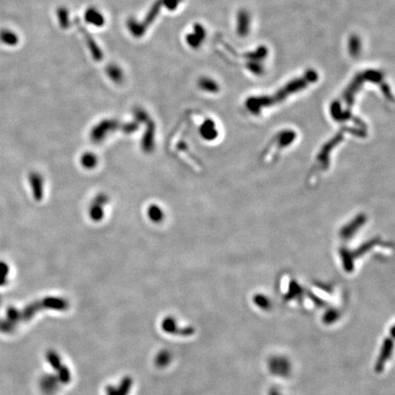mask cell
<instances>
[{
    "label": "cell",
    "mask_w": 395,
    "mask_h": 395,
    "mask_svg": "<svg viewBox=\"0 0 395 395\" xmlns=\"http://www.w3.org/2000/svg\"><path fill=\"white\" fill-rule=\"evenodd\" d=\"M254 300H255V304L262 309L266 310L270 307V303L268 301V299L264 296H261V295L255 296Z\"/></svg>",
    "instance_id": "cell-5"
},
{
    "label": "cell",
    "mask_w": 395,
    "mask_h": 395,
    "mask_svg": "<svg viewBox=\"0 0 395 395\" xmlns=\"http://www.w3.org/2000/svg\"><path fill=\"white\" fill-rule=\"evenodd\" d=\"M361 49V42L358 36L352 35L348 40V52L349 54L353 57H357L360 52Z\"/></svg>",
    "instance_id": "cell-4"
},
{
    "label": "cell",
    "mask_w": 395,
    "mask_h": 395,
    "mask_svg": "<svg viewBox=\"0 0 395 395\" xmlns=\"http://www.w3.org/2000/svg\"><path fill=\"white\" fill-rule=\"evenodd\" d=\"M250 29L249 14L245 11H241L237 18V33L240 36L245 37L248 34Z\"/></svg>",
    "instance_id": "cell-3"
},
{
    "label": "cell",
    "mask_w": 395,
    "mask_h": 395,
    "mask_svg": "<svg viewBox=\"0 0 395 395\" xmlns=\"http://www.w3.org/2000/svg\"><path fill=\"white\" fill-rule=\"evenodd\" d=\"M339 315L336 310H328L323 317V320L326 324H331L338 319Z\"/></svg>",
    "instance_id": "cell-6"
},
{
    "label": "cell",
    "mask_w": 395,
    "mask_h": 395,
    "mask_svg": "<svg viewBox=\"0 0 395 395\" xmlns=\"http://www.w3.org/2000/svg\"><path fill=\"white\" fill-rule=\"evenodd\" d=\"M248 69L251 72H253V73H255V74H257V75H260L264 72V68L262 67L260 63H256V61H255V63H250V66H248Z\"/></svg>",
    "instance_id": "cell-7"
},
{
    "label": "cell",
    "mask_w": 395,
    "mask_h": 395,
    "mask_svg": "<svg viewBox=\"0 0 395 395\" xmlns=\"http://www.w3.org/2000/svg\"><path fill=\"white\" fill-rule=\"evenodd\" d=\"M393 350V340L392 338H386L383 340L382 346L380 348L379 356L375 363V371L377 373H381L385 368V364L390 359Z\"/></svg>",
    "instance_id": "cell-2"
},
{
    "label": "cell",
    "mask_w": 395,
    "mask_h": 395,
    "mask_svg": "<svg viewBox=\"0 0 395 395\" xmlns=\"http://www.w3.org/2000/svg\"><path fill=\"white\" fill-rule=\"evenodd\" d=\"M318 79V74L315 70H308L305 74L294 79L289 83H286L284 87H282L277 93L272 96H262V97H251L247 100L246 105L250 111L254 113H258L262 107L271 106L278 104L284 99H286L289 94H295L303 89L306 88L309 84L316 83Z\"/></svg>",
    "instance_id": "cell-1"
},
{
    "label": "cell",
    "mask_w": 395,
    "mask_h": 395,
    "mask_svg": "<svg viewBox=\"0 0 395 395\" xmlns=\"http://www.w3.org/2000/svg\"><path fill=\"white\" fill-rule=\"evenodd\" d=\"M393 332H394V327H391V328H390V333H391V337H392V338L394 337V333Z\"/></svg>",
    "instance_id": "cell-9"
},
{
    "label": "cell",
    "mask_w": 395,
    "mask_h": 395,
    "mask_svg": "<svg viewBox=\"0 0 395 395\" xmlns=\"http://www.w3.org/2000/svg\"><path fill=\"white\" fill-rule=\"evenodd\" d=\"M268 394H269V395H280V393H279V391H278V390H276V389H271V390H269V393H268Z\"/></svg>",
    "instance_id": "cell-8"
}]
</instances>
